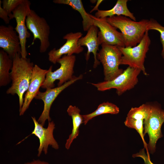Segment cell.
<instances>
[{"label": "cell", "mask_w": 164, "mask_h": 164, "mask_svg": "<svg viewBox=\"0 0 164 164\" xmlns=\"http://www.w3.org/2000/svg\"><path fill=\"white\" fill-rule=\"evenodd\" d=\"M154 30L158 31L160 34V40L162 45L161 55L164 59V26H162L156 20L151 19L149 20L147 30Z\"/></svg>", "instance_id": "24"}, {"label": "cell", "mask_w": 164, "mask_h": 164, "mask_svg": "<svg viewBox=\"0 0 164 164\" xmlns=\"http://www.w3.org/2000/svg\"><path fill=\"white\" fill-rule=\"evenodd\" d=\"M150 44L148 31H147L141 42L136 46L132 47H118L122 54L121 65H128L139 69L144 75H148L144 63Z\"/></svg>", "instance_id": "4"}, {"label": "cell", "mask_w": 164, "mask_h": 164, "mask_svg": "<svg viewBox=\"0 0 164 164\" xmlns=\"http://www.w3.org/2000/svg\"><path fill=\"white\" fill-rule=\"evenodd\" d=\"M48 70L43 69L37 64L34 65L31 80L28 90L25 95L24 102L19 112V115H23L29 108L32 101L39 91L43 84Z\"/></svg>", "instance_id": "15"}, {"label": "cell", "mask_w": 164, "mask_h": 164, "mask_svg": "<svg viewBox=\"0 0 164 164\" xmlns=\"http://www.w3.org/2000/svg\"><path fill=\"white\" fill-rule=\"evenodd\" d=\"M164 122V110L157 104L151 105L150 114L147 118L144 120L145 136L148 135L149 141L147 144L148 151L154 153L158 140L163 137L161 127Z\"/></svg>", "instance_id": "7"}, {"label": "cell", "mask_w": 164, "mask_h": 164, "mask_svg": "<svg viewBox=\"0 0 164 164\" xmlns=\"http://www.w3.org/2000/svg\"><path fill=\"white\" fill-rule=\"evenodd\" d=\"M23 164H50L48 162L39 159L34 160L30 162H26Z\"/></svg>", "instance_id": "28"}, {"label": "cell", "mask_w": 164, "mask_h": 164, "mask_svg": "<svg viewBox=\"0 0 164 164\" xmlns=\"http://www.w3.org/2000/svg\"><path fill=\"white\" fill-rule=\"evenodd\" d=\"M31 2L28 0H24L23 2L14 10L9 17L10 19L15 18L16 26L15 29L19 37L21 47V55L23 58H26L28 53L26 45L27 39L31 36L26 25V16L31 10Z\"/></svg>", "instance_id": "9"}, {"label": "cell", "mask_w": 164, "mask_h": 164, "mask_svg": "<svg viewBox=\"0 0 164 164\" xmlns=\"http://www.w3.org/2000/svg\"><path fill=\"white\" fill-rule=\"evenodd\" d=\"M26 23L27 29L33 35L31 45L34 44L37 39H39L40 43V53L45 52L50 45L49 39L50 27L46 19L39 16L34 10L31 9L26 16Z\"/></svg>", "instance_id": "8"}, {"label": "cell", "mask_w": 164, "mask_h": 164, "mask_svg": "<svg viewBox=\"0 0 164 164\" xmlns=\"http://www.w3.org/2000/svg\"><path fill=\"white\" fill-rule=\"evenodd\" d=\"M12 26H0V47L12 59L21 53L19 36Z\"/></svg>", "instance_id": "14"}, {"label": "cell", "mask_w": 164, "mask_h": 164, "mask_svg": "<svg viewBox=\"0 0 164 164\" xmlns=\"http://www.w3.org/2000/svg\"><path fill=\"white\" fill-rule=\"evenodd\" d=\"M124 124L128 128H133L136 130L139 134L143 141L144 147L146 150V153H149V151L147 148V144L144 138V120H136L126 117L124 122Z\"/></svg>", "instance_id": "23"}, {"label": "cell", "mask_w": 164, "mask_h": 164, "mask_svg": "<svg viewBox=\"0 0 164 164\" xmlns=\"http://www.w3.org/2000/svg\"><path fill=\"white\" fill-rule=\"evenodd\" d=\"M141 71L128 66L123 72L111 81H104L97 84H91L100 91L114 88L118 96L132 89L138 82V76Z\"/></svg>", "instance_id": "5"}, {"label": "cell", "mask_w": 164, "mask_h": 164, "mask_svg": "<svg viewBox=\"0 0 164 164\" xmlns=\"http://www.w3.org/2000/svg\"><path fill=\"white\" fill-rule=\"evenodd\" d=\"M103 1V0H97L96 4L93 8L91 10L90 12L91 13L94 12V11L97 10L98 11V7L100 5V4L102 3V2Z\"/></svg>", "instance_id": "29"}, {"label": "cell", "mask_w": 164, "mask_h": 164, "mask_svg": "<svg viewBox=\"0 0 164 164\" xmlns=\"http://www.w3.org/2000/svg\"><path fill=\"white\" fill-rule=\"evenodd\" d=\"M128 0H118L115 5L108 10H98L95 13V16L98 18H105L115 15H123L136 21L133 14L128 9L127 5Z\"/></svg>", "instance_id": "17"}, {"label": "cell", "mask_w": 164, "mask_h": 164, "mask_svg": "<svg viewBox=\"0 0 164 164\" xmlns=\"http://www.w3.org/2000/svg\"><path fill=\"white\" fill-rule=\"evenodd\" d=\"M2 1L0 0V18L6 24H9L10 20L7 12L1 6Z\"/></svg>", "instance_id": "27"}, {"label": "cell", "mask_w": 164, "mask_h": 164, "mask_svg": "<svg viewBox=\"0 0 164 164\" xmlns=\"http://www.w3.org/2000/svg\"><path fill=\"white\" fill-rule=\"evenodd\" d=\"M13 66V59L3 50H0V86H5L11 81L9 71Z\"/></svg>", "instance_id": "20"}, {"label": "cell", "mask_w": 164, "mask_h": 164, "mask_svg": "<svg viewBox=\"0 0 164 164\" xmlns=\"http://www.w3.org/2000/svg\"><path fill=\"white\" fill-rule=\"evenodd\" d=\"M29 58H23L20 53L13 59V66L10 72L12 85L7 90V94H17L19 99V111L24 102L23 96L29 87L34 67Z\"/></svg>", "instance_id": "1"}, {"label": "cell", "mask_w": 164, "mask_h": 164, "mask_svg": "<svg viewBox=\"0 0 164 164\" xmlns=\"http://www.w3.org/2000/svg\"><path fill=\"white\" fill-rule=\"evenodd\" d=\"M76 60V56L74 55H63L58 59L56 62L60 64V67L53 72V66H50L41 87L46 89L53 88L55 86L54 82L56 80H59L57 85L59 86L71 80L73 76V74Z\"/></svg>", "instance_id": "6"}, {"label": "cell", "mask_w": 164, "mask_h": 164, "mask_svg": "<svg viewBox=\"0 0 164 164\" xmlns=\"http://www.w3.org/2000/svg\"><path fill=\"white\" fill-rule=\"evenodd\" d=\"M94 25L99 29L98 37L101 44L115 46L125 47L124 40L122 34L117 29L109 23L106 18H98L91 15Z\"/></svg>", "instance_id": "10"}, {"label": "cell", "mask_w": 164, "mask_h": 164, "mask_svg": "<svg viewBox=\"0 0 164 164\" xmlns=\"http://www.w3.org/2000/svg\"><path fill=\"white\" fill-rule=\"evenodd\" d=\"M82 35L83 34L80 32H71L64 35L63 39L66 40V43L59 48L56 49L54 48L49 52V60L55 64L57 60L63 55L71 56L82 52L84 48L78 43L79 39Z\"/></svg>", "instance_id": "13"}, {"label": "cell", "mask_w": 164, "mask_h": 164, "mask_svg": "<svg viewBox=\"0 0 164 164\" xmlns=\"http://www.w3.org/2000/svg\"><path fill=\"white\" fill-rule=\"evenodd\" d=\"M151 105L143 104L138 107L132 108L128 112L127 117L136 120L146 119L150 111Z\"/></svg>", "instance_id": "22"}, {"label": "cell", "mask_w": 164, "mask_h": 164, "mask_svg": "<svg viewBox=\"0 0 164 164\" xmlns=\"http://www.w3.org/2000/svg\"><path fill=\"white\" fill-rule=\"evenodd\" d=\"M119 112V108L115 104L109 102H104L100 104L93 112L82 115L83 123L86 125L89 121L99 115L106 114H117Z\"/></svg>", "instance_id": "21"}, {"label": "cell", "mask_w": 164, "mask_h": 164, "mask_svg": "<svg viewBox=\"0 0 164 164\" xmlns=\"http://www.w3.org/2000/svg\"><path fill=\"white\" fill-rule=\"evenodd\" d=\"M53 2L55 4L68 5L73 9L77 11L82 18V23L83 29L87 31L94 25L93 20L90 14L87 13L85 10L81 0H54Z\"/></svg>", "instance_id": "19"}, {"label": "cell", "mask_w": 164, "mask_h": 164, "mask_svg": "<svg viewBox=\"0 0 164 164\" xmlns=\"http://www.w3.org/2000/svg\"><path fill=\"white\" fill-rule=\"evenodd\" d=\"M101 48L97 53V59L103 67L105 81L111 80L123 72L119 68L122 54L117 46L102 44Z\"/></svg>", "instance_id": "3"}, {"label": "cell", "mask_w": 164, "mask_h": 164, "mask_svg": "<svg viewBox=\"0 0 164 164\" xmlns=\"http://www.w3.org/2000/svg\"><path fill=\"white\" fill-rule=\"evenodd\" d=\"M24 0H3L2 1V8L8 12L9 17L13 11L20 5Z\"/></svg>", "instance_id": "25"}, {"label": "cell", "mask_w": 164, "mask_h": 164, "mask_svg": "<svg viewBox=\"0 0 164 164\" xmlns=\"http://www.w3.org/2000/svg\"><path fill=\"white\" fill-rule=\"evenodd\" d=\"M91 2L92 3H94L95 2H97V0H90Z\"/></svg>", "instance_id": "30"}, {"label": "cell", "mask_w": 164, "mask_h": 164, "mask_svg": "<svg viewBox=\"0 0 164 164\" xmlns=\"http://www.w3.org/2000/svg\"><path fill=\"white\" fill-rule=\"evenodd\" d=\"M132 157L134 158L139 157L142 158L144 164H154L150 160L149 154L145 153L144 149L141 150L139 152L133 155Z\"/></svg>", "instance_id": "26"}, {"label": "cell", "mask_w": 164, "mask_h": 164, "mask_svg": "<svg viewBox=\"0 0 164 164\" xmlns=\"http://www.w3.org/2000/svg\"><path fill=\"white\" fill-rule=\"evenodd\" d=\"M83 77L82 74L77 77L73 76L71 80L61 86L47 88L44 92L39 91L35 98L41 100L44 102L43 110L37 121L39 123L44 126L47 120L48 122L51 121L50 115V109L52 104L56 97L65 88L76 81L81 79Z\"/></svg>", "instance_id": "11"}, {"label": "cell", "mask_w": 164, "mask_h": 164, "mask_svg": "<svg viewBox=\"0 0 164 164\" xmlns=\"http://www.w3.org/2000/svg\"><path fill=\"white\" fill-rule=\"evenodd\" d=\"M31 118L34 128L30 135H34L39 140L37 156H40L43 151L45 155L47 154L49 146H51L54 149H58L59 146L53 135V131L55 128L53 121H49L47 127L45 128L37 121L35 117H32Z\"/></svg>", "instance_id": "12"}, {"label": "cell", "mask_w": 164, "mask_h": 164, "mask_svg": "<svg viewBox=\"0 0 164 164\" xmlns=\"http://www.w3.org/2000/svg\"><path fill=\"white\" fill-rule=\"evenodd\" d=\"M80 109L76 106H69L67 112L68 115L72 118L73 128L71 134L67 140L65 145V148L68 149L73 140L76 138L79 134V128L80 125L83 123L82 115L80 114Z\"/></svg>", "instance_id": "18"}, {"label": "cell", "mask_w": 164, "mask_h": 164, "mask_svg": "<svg viewBox=\"0 0 164 164\" xmlns=\"http://www.w3.org/2000/svg\"><path fill=\"white\" fill-rule=\"evenodd\" d=\"M98 31L97 27L94 25L92 26L87 31L86 35L81 37L78 43L81 46H85L87 48V50L85 56L87 61L89 59L90 53H93L94 60L93 67L94 68L100 63L97 57L99 46L101 45L98 37Z\"/></svg>", "instance_id": "16"}, {"label": "cell", "mask_w": 164, "mask_h": 164, "mask_svg": "<svg viewBox=\"0 0 164 164\" xmlns=\"http://www.w3.org/2000/svg\"><path fill=\"white\" fill-rule=\"evenodd\" d=\"M105 18L109 23L120 30L124 38L125 47L136 46L148 31L149 20L148 19H142L136 22L123 15Z\"/></svg>", "instance_id": "2"}]
</instances>
